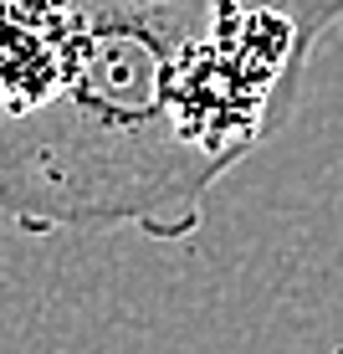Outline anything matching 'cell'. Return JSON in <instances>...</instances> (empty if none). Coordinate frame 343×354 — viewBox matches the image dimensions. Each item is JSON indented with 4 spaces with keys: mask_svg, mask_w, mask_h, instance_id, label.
Instances as JSON below:
<instances>
[{
    "mask_svg": "<svg viewBox=\"0 0 343 354\" xmlns=\"http://www.w3.org/2000/svg\"><path fill=\"white\" fill-rule=\"evenodd\" d=\"M190 36L185 0L82 6L62 88L26 113H0V211L31 236L139 226L185 241L231 169L179 108Z\"/></svg>",
    "mask_w": 343,
    "mask_h": 354,
    "instance_id": "6da1fadb",
    "label": "cell"
},
{
    "mask_svg": "<svg viewBox=\"0 0 343 354\" xmlns=\"http://www.w3.org/2000/svg\"><path fill=\"white\" fill-rule=\"evenodd\" d=\"M77 31L72 0H0V113H26L62 88Z\"/></svg>",
    "mask_w": 343,
    "mask_h": 354,
    "instance_id": "7a4b0ae2",
    "label": "cell"
},
{
    "mask_svg": "<svg viewBox=\"0 0 343 354\" xmlns=\"http://www.w3.org/2000/svg\"><path fill=\"white\" fill-rule=\"evenodd\" d=\"M262 6H272V10H282V16L292 21L297 46H302L308 57H313V46L343 21V0H262Z\"/></svg>",
    "mask_w": 343,
    "mask_h": 354,
    "instance_id": "3957f363",
    "label": "cell"
}]
</instances>
